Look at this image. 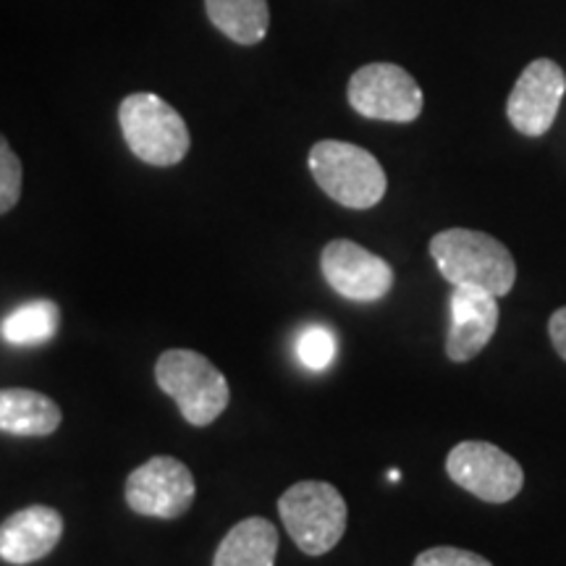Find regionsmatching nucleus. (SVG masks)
I'll use <instances>...</instances> for the list:
<instances>
[{
    "label": "nucleus",
    "mask_w": 566,
    "mask_h": 566,
    "mask_svg": "<svg viewBox=\"0 0 566 566\" xmlns=\"http://www.w3.org/2000/svg\"><path fill=\"white\" fill-rule=\"evenodd\" d=\"M21 179H24V171H21L19 155L13 153L9 139L0 134V216H6L19 205Z\"/></svg>",
    "instance_id": "18"
},
{
    "label": "nucleus",
    "mask_w": 566,
    "mask_h": 566,
    "mask_svg": "<svg viewBox=\"0 0 566 566\" xmlns=\"http://www.w3.org/2000/svg\"><path fill=\"white\" fill-rule=\"evenodd\" d=\"M415 566H493L488 558L464 548H451V546H438L422 551L415 558Z\"/></svg>",
    "instance_id": "19"
},
{
    "label": "nucleus",
    "mask_w": 566,
    "mask_h": 566,
    "mask_svg": "<svg viewBox=\"0 0 566 566\" xmlns=\"http://www.w3.org/2000/svg\"><path fill=\"white\" fill-rule=\"evenodd\" d=\"M310 171L331 200L349 210H370L386 195V171L373 153L349 142L323 139L310 150Z\"/></svg>",
    "instance_id": "4"
},
{
    "label": "nucleus",
    "mask_w": 566,
    "mask_h": 566,
    "mask_svg": "<svg viewBox=\"0 0 566 566\" xmlns=\"http://www.w3.org/2000/svg\"><path fill=\"white\" fill-rule=\"evenodd\" d=\"M349 105L373 122L409 124L422 113V90L415 76L396 63H367L349 80Z\"/></svg>",
    "instance_id": "6"
},
{
    "label": "nucleus",
    "mask_w": 566,
    "mask_h": 566,
    "mask_svg": "<svg viewBox=\"0 0 566 566\" xmlns=\"http://www.w3.org/2000/svg\"><path fill=\"white\" fill-rule=\"evenodd\" d=\"M155 380L179 405L184 420L195 428L216 422L231 401L226 375L208 357L192 349H168L155 363Z\"/></svg>",
    "instance_id": "2"
},
{
    "label": "nucleus",
    "mask_w": 566,
    "mask_h": 566,
    "mask_svg": "<svg viewBox=\"0 0 566 566\" xmlns=\"http://www.w3.org/2000/svg\"><path fill=\"white\" fill-rule=\"evenodd\" d=\"M279 530L265 516H247L223 535L212 566H275Z\"/></svg>",
    "instance_id": "14"
},
{
    "label": "nucleus",
    "mask_w": 566,
    "mask_h": 566,
    "mask_svg": "<svg viewBox=\"0 0 566 566\" xmlns=\"http://www.w3.org/2000/svg\"><path fill=\"white\" fill-rule=\"evenodd\" d=\"M61 328V307L53 300L19 304L0 321V336L11 346H40L53 342Z\"/></svg>",
    "instance_id": "16"
},
{
    "label": "nucleus",
    "mask_w": 566,
    "mask_h": 566,
    "mask_svg": "<svg viewBox=\"0 0 566 566\" xmlns=\"http://www.w3.org/2000/svg\"><path fill=\"white\" fill-rule=\"evenodd\" d=\"M499 296L472 286H454L451 294V328L446 336V357L470 363L491 344L499 328Z\"/></svg>",
    "instance_id": "11"
},
{
    "label": "nucleus",
    "mask_w": 566,
    "mask_h": 566,
    "mask_svg": "<svg viewBox=\"0 0 566 566\" xmlns=\"http://www.w3.org/2000/svg\"><path fill=\"white\" fill-rule=\"evenodd\" d=\"M548 334H551V342H554L556 354L566 363V307L556 310V313L551 315Z\"/></svg>",
    "instance_id": "20"
},
{
    "label": "nucleus",
    "mask_w": 566,
    "mask_h": 566,
    "mask_svg": "<svg viewBox=\"0 0 566 566\" xmlns=\"http://www.w3.org/2000/svg\"><path fill=\"white\" fill-rule=\"evenodd\" d=\"M430 258L454 286L483 289L499 300L514 289L516 263L512 252L491 233L472 229L441 231L430 239Z\"/></svg>",
    "instance_id": "1"
},
{
    "label": "nucleus",
    "mask_w": 566,
    "mask_h": 566,
    "mask_svg": "<svg viewBox=\"0 0 566 566\" xmlns=\"http://www.w3.org/2000/svg\"><path fill=\"white\" fill-rule=\"evenodd\" d=\"M63 412L51 396L32 388H0V433L42 438L61 428Z\"/></svg>",
    "instance_id": "13"
},
{
    "label": "nucleus",
    "mask_w": 566,
    "mask_h": 566,
    "mask_svg": "<svg viewBox=\"0 0 566 566\" xmlns=\"http://www.w3.org/2000/svg\"><path fill=\"white\" fill-rule=\"evenodd\" d=\"M566 92V76L558 63L537 59L522 71L506 101V116L525 137H543L554 126Z\"/></svg>",
    "instance_id": "10"
},
{
    "label": "nucleus",
    "mask_w": 566,
    "mask_h": 566,
    "mask_svg": "<svg viewBox=\"0 0 566 566\" xmlns=\"http://www.w3.org/2000/svg\"><path fill=\"white\" fill-rule=\"evenodd\" d=\"M446 472L459 488L485 504H506L525 485L520 462L488 441L457 443L446 457Z\"/></svg>",
    "instance_id": "7"
},
{
    "label": "nucleus",
    "mask_w": 566,
    "mask_h": 566,
    "mask_svg": "<svg viewBox=\"0 0 566 566\" xmlns=\"http://www.w3.org/2000/svg\"><path fill=\"white\" fill-rule=\"evenodd\" d=\"M279 514L296 548L307 556H325L346 533L344 495L323 480H302L281 493Z\"/></svg>",
    "instance_id": "5"
},
{
    "label": "nucleus",
    "mask_w": 566,
    "mask_h": 566,
    "mask_svg": "<svg viewBox=\"0 0 566 566\" xmlns=\"http://www.w3.org/2000/svg\"><path fill=\"white\" fill-rule=\"evenodd\" d=\"M195 475L176 457H153L126 478L124 499L134 514L179 520L195 504Z\"/></svg>",
    "instance_id": "8"
},
{
    "label": "nucleus",
    "mask_w": 566,
    "mask_h": 566,
    "mask_svg": "<svg viewBox=\"0 0 566 566\" xmlns=\"http://www.w3.org/2000/svg\"><path fill=\"white\" fill-rule=\"evenodd\" d=\"M63 537V516L53 506H27L0 525V558L27 566L51 556Z\"/></svg>",
    "instance_id": "12"
},
{
    "label": "nucleus",
    "mask_w": 566,
    "mask_h": 566,
    "mask_svg": "<svg viewBox=\"0 0 566 566\" xmlns=\"http://www.w3.org/2000/svg\"><path fill=\"white\" fill-rule=\"evenodd\" d=\"M205 11L212 27L237 45H258L271 27L268 0H205Z\"/></svg>",
    "instance_id": "15"
},
{
    "label": "nucleus",
    "mask_w": 566,
    "mask_h": 566,
    "mask_svg": "<svg viewBox=\"0 0 566 566\" xmlns=\"http://www.w3.org/2000/svg\"><path fill=\"white\" fill-rule=\"evenodd\" d=\"M294 352H296V359H300L307 370L321 373L325 367H331V363L336 359V352H338L336 334L328 328V325H321V323L304 325L300 334H296Z\"/></svg>",
    "instance_id": "17"
},
{
    "label": "nucleus",
    "mask_w": 566,
    "mask_h": 566,
    "mask_svg": "<svg viewBox=\"0 0 566 566\" xmlns=\"http://www.w3.org/2000/svg\"><path fill=\"white\" fill-rule=\"evenodd\" d=\"M323 279L352 302H378L394 289V268L349 239H334L321 252Z\"/></svg>",
    "instance_id": "9"
},
{
    "label": "nucleus",
    "mask_w": 566,
    "mask_h": 566,
    "mask_svg": "<svg viewBox=\"0 0 566 566\" xmlns=\"http://www.w3.org/2000/svg\"><path fill=\"white\" fill-rule=\"evenodd\" d=\"M124 142L142 163L171 168L187 158L192 137L181 113L153 92H134L118 105Z\"/></svg>",
    "instance_id": "3"
}]
</instances>
